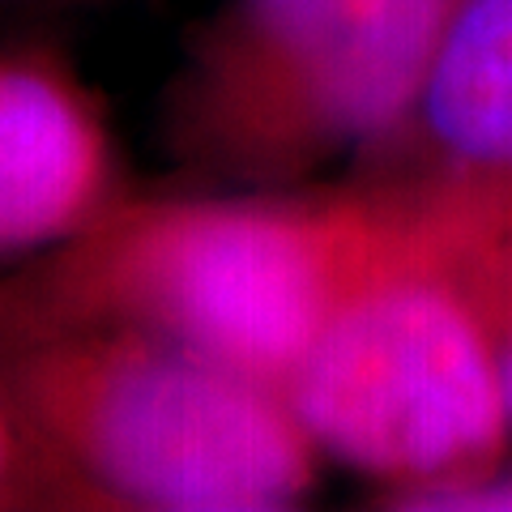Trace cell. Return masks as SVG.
<instances>
[{
    "mask_svg": "<svg viewBox=\"0 0 512 512\" xmlns=\"http://www.w3.org/2000/svg\"><path fill=\"white\" fill-rule=\"evenodd\" d=\"M0 512H107L64 461L0 372Z\"/></svg>",
    "mask_w": 512,
    "mask_h": 512,
    "instance_id": "52a82bcc",
    "label": "cell"
},
{
    "mask_svg": "<svg viewBox=\"0 0 512 512\" xmlns=\"http://www.w3.org/2000/svg\"><path fill=\"white\" fill-rule=\"evenodd\" d=\"M0 372L107 512H278L316 487L320 448L282 389L158 333L0 325Z\"/></svg>",
    "mask_w": 512,
    "mask_h": 512,
    "instance_id": "7a4b0ae2",
    "label": "cell"
},
{
    "mask_svg": "<svg viewBox=\"0 0 512 512\" xmlns=\"http://www.w3.org/2000/svg\"><path fill=\"white\" fill-rule=\"evenodd\" d=\"M457 269L487 312V325H491V338H495V359H500L504 397H508V410H512V244L474 256V261L457 265Z\"/></svg>",
    "mask_w": 512,
    "mask_h": 512,
    "instance_id": "ba28073f",
    "label": "cell"
},
{
    "mask_svg": "<svg viewBox=\"0 0 512 512\" xmlns=\"http://www.w3.org/2000/svg\"><path fill=\"white\" fill-rule=\"evenodd\" d=\"M423 150L419 192L393 197L453 265L512 244V0H457L397 141ZM393 141V146H397ZM389 146V150H393Z\"/></svg>",
    "mask_w": 512,
    "mask_h": 512,
    "instance_id": "5b68a950",
    "label": "cell"
},
{
    "mask_svg": "<svg viewBox=\"0 0 512 512\" xmlns=\"http://www.w3.org/2000/svg\"><path fill=\"white\" fill-rule=\"evenodd\" d=\"M410 222L389 197H116L0 282V325L107 320L286 389Z\"/></svg>",
    "mask_w": 512,
    "mask_h": 512,
    "instance_id": "6da1fadb",
    "label": "cell"
},
{
    "mask_svg": "<svg viewBox=\"0 0 512 512\" xmlns=\"http://www.w3.org/2000/svg\"><path fill=\"white\" fill-rule=\"evenodd\" d=\"M397 508H427V512H512V470L495 466L466 483L440 487V491H423L410 495Z\"/></svg>",
    "mask_w": 512,
    "mask_h": 512,
    "instance_id": "9c48e42d",
    "label": "cell"
},
{
    "mask_svg": "<svg viewBox=\"0 0 512 512\" xmlns=\"http://www.w3.org/2000/svg\"><path fill=\"white\" fill-rule=\"evenodd\" d=\"M116 201L86 90L43 56L0 52V256H39Z\"/></svg>",
    "mask_w": 512,
    "mask_h": 512,
    "instance_id": "8992f818",
    "label": "cell"
},
{
    "mask_svg": "<svg viewBox=\"0 0 512 512\" xmlns=\"http://www.w3.org/2000/svg\"><path fill=\"white\" fill-rule=\"evenodd\" d=\"M457 0H227L171 99L197 171L291 184L346 154H384L419 107Z\"/></svg>",
    "mask_w": 512,
    "mask_h": 512,
    "instance_id": "3957f363",
    "label": "cell"
},
{
    "mask_svg": "<svg viewBox=\"0 0 512 512\" xmlns=\"http://www.w3.org/2000/svg\"><path fill=\"white\" fill-rule=\"evenodd\" d=\"M406 222V239L342 295L282 389L320 457L384 483L393 504L504 466L512 431L483 303Z\"/></svg>",
    "mask_w": 512,
    "mask_h": 512,
    "instance_id": "277c9868",
    "label": "cell"
}]
</instances>
